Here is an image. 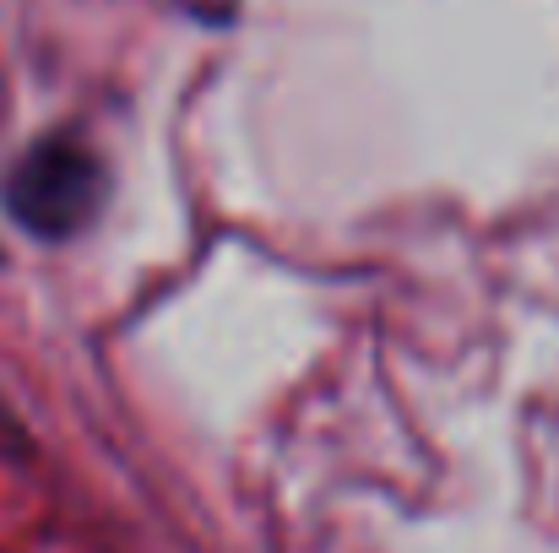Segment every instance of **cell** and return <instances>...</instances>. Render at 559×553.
<instances>
[{
  "mask_svg": "<svg viewBox=\"0 0 559 553\" xmlns=\"http://www.w3.org/2000/svg\"><path fill=\"white\" fill-rule=\"evenodd\" d=\"M5 206L33 239H76L104 206L98 153L82 147L76 136L33 142L5 180Z\"/></svg>",
  "mask_w": 559,
  "mask_h": 553,
  "instance_id": "6da1fadb",
  "label": "cell"
}]
</instances>
